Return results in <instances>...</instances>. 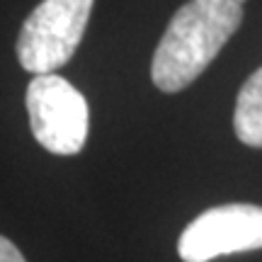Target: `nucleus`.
Returning <instances> with one entry per match:
<instances>
[{
  "instance_id": "nucleus-1",
  "label": "nucleus",
  "mask_w": 262,
  "mask_h": 262,
  "mask_svg": "<svg viewBox=\"0 0 262 262\" xmlns=\"http://www.w3.org/2000/svg\"><path fill=\"white\" fill-rule=\"evenodd\" d=\"M243 22V8L231 0H189L172 15L150 63L153 85L180 93L206 71Z\"/></svg>"
},
{
  "instance_id": "nucleus-2",
  "label": "nucleus",
  "mask_w": 262,
  "mask_h": 262,
  "mask_svg": "<svg viewBox=\"0 0 262 262\" xmlns=\"http://www.w3.org/2000/svg\"><path fill=\"white\" fill-rule=\"evenodd\" d=\"M95 0H41L25 19L17 58L34 75L54 73L73 58Z\"/></svg>"
},
{
  "instance_id": "nucleus-3",
  "label": "nucleus",
  "mask_w": 262,
  "mask_h": 262,
  "mask_svg": "<svg viewBox=\"0 0 262 262\" xmlns=\"http://www.w3.org/2000/svg\"><path fill=\"white\" fill-rule=\"evenodd\" d=\"M29 126L37 143L56 156L80 153L88 139V102L66 78L56 73L34 75L27 88Z\"/></svg>"
},
{
  "instance_id": "nucleus-4",
  "label": "nucleus",
  "mask_w": 262,
  "mask_h": 262,
  "mask_svg": "<svg viewBox=\"0 0 262 262\" xmlns=\"http://www.w3.org/2000/svg\"><path fill=\"white\" fill-rule=\"evenodd\" d=\"M262 248V206L224 204L199 214L182 231L178 253L185 262H209L219 255Z\"/></svg>"
},
{
  "instance_id": "nucleus-5",
  "label": "nucleus",
  "mask_w": 262,
  "mask_h": 262,
  "mask_svg": "<svg viewBox=\"0 0 262 262\" xmlns=\"http://www.w3.org/2000/svg\"><path fill=\"white\" fill-rule=\"evenodd\" d=\"M235 136L253 146L262 148V68H257L243 83L233 114Z\"/></svg>"
},
{
  "instance_id": "nucleus-6",
  "label": "nucleus",
  "mask_w": 262,
  "mask_h": 262,
  "mask_svg": "<svg viewBox=\"0 0 262 262\" xmlns=\"http://www.w3.org/2000/svg\"><path fill=\"white\" fill-rule=\"evenodd\" d=\"M0 262H27V260L22 257V253L10 243L8 238L0 235Z\"/></svg>"
},
{
  "instance_id": "nucleus-7",
  "label": "nucleus",
  "mask_w": 262,
  "mask_h": 262,
  "mask_svg": "<svg viewBox=\"0 0 262 262\" xmlns=\"http://www.w3.org/2000/svg\"><path fill=\"white\" fill-rule=\"evenodd\" d=\"M231 3H235V5H241V8H243V3H245V0H231Z\"/></svg>"
}]
</instances>
